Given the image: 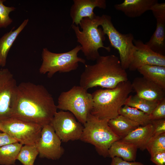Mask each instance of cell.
Listing matches in <instances>:
<instances>
[{"mask_svg": "<svg viewBox=\"0 0 165 165\" xmlns=\"http://www.w3.org/2000/svg\"><path fill=\"white\" fill-rule=\"evenodd\" d=\"M71 7L70 16L72 24L79 26L84 18L92 19L96 16L94 12L95 7L105 9L107 6L105 0H73Z\"/></svg>", "mask_w": 165, "mask_h": 165, "instance_id": "5bb4252c", "label": "cell"}, {"mask_svg": "<svg viewBox=\"0 0 165 165\" xmlns=\"http://www.w3.org/2000/svg\"><path fill=\"white\" fill-rule=\"evenodd\" d=\"M17 86L8 69L0 70V123L12 117Z\"/></svg>", "mask_w": 165, "mask_h": 165, "instance_id": "8fae6325", "label": "cell"}, {"mask_svg": "<svg viewBox=\"0 0 165 165\" xmlns=\"http://www.w3.org/2000/svg\"><path fill=\"white\" fill-rule=\"evenodd\" d=\"M159 102L146 100L136 94L129 96L124 105L136 108L149 115Z\"/></svg>", "mask_w": 165, "mask_h": 165, "instance_id": "d4e9b609", "label": "cell"}, {"mask_svg": "<svg viewBox=\"0 0 165 165\" xmlns=\"http://www.w3.org/2000/svg\"><path fill=\"white\" fill-rule=\"evenodd\" d=\"M5 0H0V28H6L10 24L13 20L9 16V13L14 10V7H8L3 3Z\"/></svg>", "mask_w": 165, "mask_h": 165, "instance_id": "83f0119b", "label": "cell"}, {"mask_svg": "<svg viewBox=\"0 0 165 165\" xmlns=\"http://www.w3.org/2000/svg\"></svg>", "mask_w": 165, "mask_h": 165, "instance_id": "8d00e7d4", "label": "cell"}, {"mask_svg": "<svg viewBox=\"0 0 165 165\" xmlns=\"http://www.w3.org/2000/svg\"><path fill=\"white\" fill-rule=\"evenodd\" d=\"M28 19L24 20L16 30L13 31L14 27L9 32L5 34L0 38V66L4 67L6 62L9 51L17 37L27 25Z\"/></svg>", "mask_w": 165, "mask_h": 165, "instance_id": "d6986e66", "label": "cell"}, {"mask_svg": "<svg viewBox=\"0 0 165 165\" xmlns=\"http://www.w3.org/2000/svg\"><path fill=\"white\" fill-rule=\"evenodd\" d=\"M135 49L133 53L128 69L135 71L145 65L165 67V56L150 49L141 40L134 39Z\"/></svg>", "mask_w": 165, "mask_h": 165, "instance_id": "4fadbf2b", "label": "cell"}, {"mask_svg": "<svg viewBox=\"0 0 165 165\" xmlns=\"http://www.w3.org/2000/svg\"><path fill=\"white\" fill-rule=\"evenodd\" d=\"M38 154L36 145H25L21 147L16 160L19 161L23 165H34Z\"/></svg>", "mask_w": 165, "mask_h": 165, "instance_id": "484cf974", "label": "cell"}, {"mask_svg": "<svg viewBox=\"0 0 165 165\" xmlns=\"http://www.w3.org/2000/svg\"><path fill=\"white\" fill-rule=\"evenodd\" d=\"M1 130H0V135H1V134H2V133H1Z\"/></svg>", "mask_w": 165, "mask_h": 165, "instance_id": "e575fe53", "label": "cell"}, {"mask_svg": "<svg viewBox=\"0 0 165 165\" xmlns=\"http://www.w3.org/2000/svg\"><path fill=\"white\" fill-rule=\"evenodd\" d=\"M128 80L127 73L122 68L119 59L110 55L100 56L94 64H85L79 83V86L88 90L97 86L113 89L119 83Z\"/></svg>", "mask_w": 165, "mask_h": 165, "instance_id": "7a4b0ae2", "label": "cell"}, {"mask_svg": "<svg viewBox=\"0 0 165 165\" xmlns=\"http://www.w3.org/2000/svg\"></svg>", "mask_w": 165, "mask_h": 165, "instance_id": "d590c367", "label": "cell"}, {"mask_svg": "<svg viewBox=\"0 0 165 165\" xmlns=\"http://www.w3.org/2000/svg\"><path fill=\"white\" fill-rule=\"evenodd\" d=\"M57 109L52 95L42 85L30 82L17 85L12 117L42 127L50 124Z\"/></svg>", "mask_w": 165, "mask_h": 165, "instance_id": "6da1fadb", "label": "cell"}, {"mask_svg": "<svg viewBox=\"0 0 165 165\" xmlns=\"http://www.w3.org/2000/svg\"><path fill=\"white\" fill-rule=\"evenodd\" d=\"M119 114L138 123L140 126H145L151 123L149 115L136 108L126 105L119 109Z\"/></svg>", "mask_w": 165, "mask_h": 165, "instance_id": "cb8c5ba5", "label": "cell"}, {"mask_svg": "<svg viewBox=\"0 0 165 165\" xmlns=\"http://www.w3.org/2000/svg\"><path fill=\"white\" fill-rule=\"evenodd\" d=\"M131 85L136 95L149 101L159 102L165 98V89L143 77L135 78Z\"/></svg>", "mask_w": 165, "mask_h": 165, "instance_id": "9a60e30c", "label": "cell"}, {"mask_svg": "<svg viewBox=\"0 0 165 165\" xmlns=\"http://www.w3.org/2000/svg\"><path fill=\"white\" fill-rule=\"evenodd\" d=\"M156 30L145 44L154 52L163 55L165 51V20L157 19Z\"/></svg>", "mask_w": 165, "mask_h": 165, "instance_id": "44dd1931", "label": "cell"}, {"mask_svg": "<svg viewBox=\"0 0 165 165\" xmlns=\"http://www.w3.org/2000/svg\"><path fill=\"white\" fill-rule=\"evenodd\" d=\"M57 109L72 113L83 125L91 113L93 106L92 94L80 86H75L59 96Z\"/></svg>", "mask_w": 165, "mask_h": 165, "instance_id": "8992f818", "label": "cell"}, {"mask_svg": "<svg viewBox=\"0 0 165 165\" xmlns=\"http://www.w3.org/2000/svg\"><path fill=\"white\" fill-rule=\"evenodd\" d=\"M61 141L80 140L83 126L68 111L61 110L57 112L50 123Z\"/></svg>", "mask_w": 165, "mask_h": 165, "instance_id": "30bf717a", "label": "cell"}, {"mask_svg": "<svg viewBox=\"0 0 165 165\" xmlns=\"http://www.w3.org/2000/svg\"><path fill=\"white\" fill-rule=\"evenodd\" d=\"M137 70L143 77L165 89V67L145 65Z\"/></svg>", "mask_w": 165, "mask_h": 165, "instance_id": "7402d4cb", "label": "cell"}, {"mask_svg": "<svg viewBox=\"0 0 165 165\" xmlns=\"http://www.w3.org/2000/svg\"><path fill=\"white\" fill-rule=\"evenodd\" d=\"M101 17L100 26L104 32L107 35L111 46L118 50L122 68L125 70L128 69L135 49L133 35L119 32L114 26L110 16L103 14Z\"/></svg>", "mask_w": 165, "mask_h": 165, "instance_id": "ba28073f", "label": "cell"}, {"mask_svg": "<svg viewBox=\"0 0 165 165\" xmlns=\"http://www.w3.org/2000/svg\"><path fill=\"white\" fill-rule=\"evenodd\" d=\"M151 123L153 127L152 136L165 133V119L152 120Z\"/></svg>", "mask_w": 165, "mask_h": 165, "instance_id": "4dcf8cb0", "label": "cell"}, {"mask_svg": "<svg viewBox=\"0 0 165 165\" xmlns=\"http://www.w3.org/2000/svg\"><path fill=\"white\" fill-rule=\"evenodd\" d=\"M138 148L134 145L121 139L114 142L108 150V156L117 157L129 162L135 161Z\"/></svg>", "mask_w": 165, "mask_h": 165, "instance_id": "ac0fdd59", "label": "cell"}, {"mask_svg": "<svg viewBox=\"0 0 165 165\" xmlns=\"http://www.w3.org/2000/svg\"><path fill=\"white\" fill-rule=\"evenodd\" d=\"M109 120L101 119L91 113L87 117L80 140L94 145L98 154L108 156V150L115 141L121 139L112 131Z\"/></svg>", "mask_w": 165, "mask_h": 165, "instance_id": "5b68a950", "label": "cell"}, {"mask_svg": "<svg viewBox=\"0 0 165 165\" xmlns=\"http://www.w3.org/2000/svg\"><path fill=\"white\" fill-rule=\"evenodd\" d=\"M101 17L96 15L93 19L84 18L81 21L79 25L82 30L78 26L73 24L72 28L74 31L77 42L80 44L81 51L88 60L95 61L100 56L98 50L103 48L110 52L109 46H104L103 41L105 35L100 26Z\"/></svg>", "mask_w": 165, "mask_h": 165, "instance_id": "277c9868", "label": "cell"}, {"mask_svg": "<svg viewBox=\"0 0 165 165\" xmlns=\"http://www.w3.org/2000/svg\"><path fill=\"white\" fill-rule=\"evenodd\" d=\"M18 142L14 138L5 133L0 135V147L11 143Z\"/></svg>", "mask_w": 165, "mask_h": 165, "instance_id": "836d02e7", "label": "cell"}, {"mask_svg": "<svg viewBox=\"0 0 165 165\" xmlns=\"http://www.w3.org/2000/svg\"><path fill=\"white\" fill-rule=\"evenodd\" d=\"M61 143L50 124L43 127L40 137L36 145L39 157L53 160L59 159L64 152Z\"/></svg>", "mask_w": 165, "mask_h": 165, "instance_id": "7c38bea8", "label": "cell"}, {"mask_svg": "<svg viewBox=\"0 0 165 165\" xmlns=\"http://www.w3.org/2000/svg\"><path fill=\"white\" fill-rule=\"evenodd\" d=\"M111 165H144L142 163L138 162H129L123 160L117 157L112 158Z\"/></svg>", "mask_w": 165, "mask_h": 165, "instance_id": "d6a6232c", "label": "cell"}, {"mask_svg": "<svg viewBox=\"0 0 165 165\" xmlns=\"http://www.w3.org/2000/svg\"><path fill=\"white\" fill-rule=\"evenodd\" d=\"M158 2L157 0H124L122 3L115 4L114 7L127 17L134 18L141 16Z\"/></svg>", "mask_w": 165, "mask_h": 165, "instance_id": "2e32d148", "label": "cell"}, {"mask_svg": "<svg viewBox=\"0 0 165 165\" xmlns=\"http://www.w3.org/2000/svg\"><path fill=\"white\" fill-rule=\"evenodd\" d=\"M150 155V160L155 164L165 165V150L157 152Z\"/></svg>", "mask_w": 165, "mask_h": 165, "instance_id": "1f68e13d", "label": "cell"}, {"mask_svg": "<svg viewBox=\"0 0 165 165\" xmlns=\"http://www.w3.org/2000/svg\"><path fill=\"white\" fill-rule=\"evenodd\" d=\"M146 149L150 155L165 150V133L152 136L147 144Z\"/></svg>", "mask_w": 165, "mask_h": 165, "instance_id": "4316f807", "label": "cell"}, {"mask_svg": "<svg viewBox=\"0 0 165 165\" xmlns=\"http://www.w3.org/2000/svg\"><path fill=\"white\" fill-rule=\"evenodd\" d=\"M42 127L36 124L12 117L0 123V130L23 145H36Z\"/></svg>", "mask_w": 165, "mask_h": 165, "instance_id": "9c48e42d", "label": "cell"}, {"mask_svg": "<svg viewBox=\"0 0 165 165\" xmlns=\"http://www.w3.org/2000/svg\"><path fill=\"white\" fill-rule=\"evenodd\" d=\"M156 19L165 20V3L158 2L153 5L150 9Z\"/></svg>", "mask_w": 165, "mask_h": 165, "instance_id": "f546056e", "label": "cell"}, {"mask_svg": "<svg viewBox=\"0 0 165 165\" xmlns=\"http://www.w3.org/2000/svg\"><path fill=\"white\" fill-rule=\"evenodd\" d=\"M153 130V126L151 123L145 126H139L121 139L143 151L146 149L147 144L152 136Z\"/></svg>", "mask_w": 165, "mask_h": 165, "instance_id": "e0dca14e", "label": "cell"}, {"mask_svg": "<svg viewBox=\"0 0 165 165\" xmlns=\"http://www.w3.org/2000/svg\"><path fill=\"white\" fill-rule=\"evenodd\" d=\"M81 46L77 45L68 52L56 53L50 51L46 48L43 49L42 56V63L39 68L42 74L47 73L48 78H51L57 72L67 73L77 69L79 63L85 64L86 60L78 56L81 50Z\"/></svg>", "mask_w": 165, "mask_h": 165, "instance_id": "52a82bcc", "label": "cell"}, {"mask_svg": "<svg viewBox=\"0 0 165 165\" xmlns=\"http://www.w3.org/2000/svg\"><path fill=\"white\" fill-rule=\"evenodd\" d=\"M133 90L131 83L128 80L119 83L113 89L96 90L92 94L93 106L91 114L101 119L116 118Z\"/></svg>", "mask_w": 165, "mask_h": 165, "instance_id": "3957f363", "label": "cell"}, {"mask_svg": "<svg viewBox=\"0 0 165 165\" xmlns=\"http://www.w3.org/2000/svg\"><path fill=\"white\" fill-rule=\"evenodd\" d=\"M23 145L19 142H16L0 147V164H15L17 156Z\"/></svg>", "mask_w": 165, "mask_h": 165, "instance_id": "603a6c76", "label": "cell"}, {"mask_svg": "<svg viewBox=\"0 0 165 165\" xmlns=\"http://www.w3.org/2000/svg\"><path fill=\"white\" fill-rule=\"evenodd\" d=\"M108 124L113 132L121 139L140 126L138 123L120 115L109 120Z\"/></svg>", "mask_w": 165, "mask_h": 165, "instance_id": "ffe728a7", "label": "cell"}, {"mask_svg": "<svg viewBox=\"0 0 165 165\" xmlns=\"http://www.w3.org/2000/svg\"><path fill=\"white\" fill-rule=\"evenodd\" d=\"M149 117L151 121L165 119V98L159 102Z\"/></svg>", "mask_w": 165, "mask_h": 165, "instance_id": "f1b7e54d", "label": "cell"}]
</instances>
